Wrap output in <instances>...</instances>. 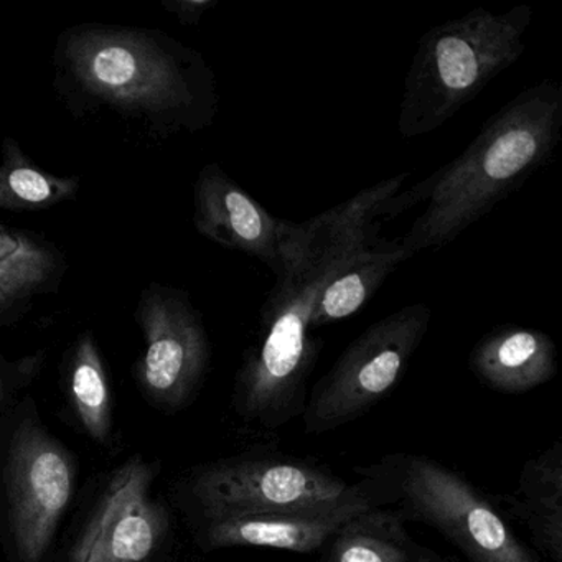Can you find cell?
Listing matches in <instances>:
<instances>
[{"label": "cell", "instance_id": "9", "mask_svg": "<svg viewBox=\"0 0 562 562\" xmlns=\"http://www.w3.org/2000/svg\"><path fill=\"white\" fill-rule=\"evenodd\" d=\"M394 499L404 516L420 519L452 541L472 562H536L482 493L427 457L394 467Z\"/></svg>", "mask_w": 562, "mask_h": 562}, {"label": "cell", "instance_id": "4", "mask_svg": "<svg viewBox=\"0 0 562 562\" xmlns=\"http://www.w3.org/2000/svg\"><path fill=\"white\" fill-rule=\"evenodd\" d=\"M77 459L22 397L0 417V544L8 562H47L77 486Z\"/></svg>", "mask_w": 562, "mask_h": 562}, {"label": "cell", "instance_id": "5", "mask_svg": "<svg viewBox=\"0 0 562 562\" xmlns=\"http://www.w3.org/2000/svg\"><path fill=\"white\" fill-rule=\"evenodd\" d=\"M350 256L276 281L261 308V338L236 378L235 406L243 419L276 429L304 403L322 347L312 337V312L325 282Z\"/></svg>", "mask_w": 562, "mask_h": 562}, {"label": "cell", "instance_id": "23", "mask_svg": "<svg viewBox=\"0 0 562 562\" xmlns=\"http://www.w3.org/2000/svg\"><path fill=\"white\" fill-rule=\"evenodd\" d=\"M413 562H434L432 559H429V558H419V555H417L416 559H414Z\"/></svg>", "mask_w": 562, "mask_h": 562}, {"label": "cell", "instance_id": "8", "mask_svg": "<svg viewBox=\"0 0 562 562\" xmlns=\"http://www.w3.org/2000/svg\"><path fill=\"white\" fill-rule=\"evenodd\" d=\"M156 463L131 457L94 496L61 562H157L169 546L172 518L154 492Z\"/></svg>", "mask_w": 562, "mask_h": 562}, {"label": "cell", "instance_id": "12", "mask_svg": "<svg viewBox=\"0 0 562 562\" xmlns=\"http://www.w3.org/2000/svg\"><path fill=\"white\" fill-rule=\"evenodd\" d=\"M411 173L361 190L347 202L314 216L301 225L294 274L321 268L325 262L353 255L376 243V220L386 216L391 199L400 193Z\"/></svg>", "mask_w": 562, "mask_h": 562}, {"label": "cell", "instance_id": "22", "mask_svg": "<svg viewBox=\"0 0 562 562\" xmlns=\"http://www.w3.org/2000/svg\"><path fill=\"white\" fill-rule=\"evenodd\" d=\"M167 9L180 19L183 25H199L200 19L218 5V0H170L164 2Z\"/></svg>", "mask_w": 562, "mask_h": 562}, {"label": "cell", "instance_id": "19", "mask_svg": "<svg viewBox=\"0 0 562 562\" xmlns=\"http://www.w3.org/2000/svg\"><path fill=\"white\" fill-rule=\"evenodd\" d=\"M78 187V180L44 172L18 144L5 143L0 162V212L48 209L74 196Z\"/></svg>", "mask_w": 562, "mask_h": 562}, {"label": "cell", "instance_id": "11", "mask_svg": "<svg viewBox=\"0 0 562 562\" xmlns=\"http://www.w3.org/2000/svg\"><path fill=\"white\" fill-rule=\"evenodd\" d=\"M193 205L200 235L258 259L274 272L276 281L294 274L301 225L269 213L218 164L199 173Z\"/></svg>", "mask_w": 562, "mask_h": 562}, {"label": "cell", "instance_id": "13", "mask_svg": "<svg viewBox=\"0 0 562 562\" xmlns=\"http://www.w3.org/2000/svg\"><path fill=\"white\" fill-rule=\"evenodd\" d=\"M470 368L492 390L521 394L554 378L558 350L544 331L505 325L475 345Z\"/></svg>", "mask_w": 562, "mask_h": 562}, {"label": "cell", "instance_id": "21", "mask_svg": "<svg viewBox=\"0 0 562 562\" xmlns=\"http://www.w3.org/2000/svg\"><path fill=\"white\" fill-rule=\"evenodd\" d=\"M41 358H24L19 361L0 360V417L15 406L19 394L37 376Z\"/></svg>", "mask_w": 562, "mask_h": 562}, {"label": "cell", "instance_id": "18", "mask_svg": "<svg viewBox=\"0 0 562 562\" xmlns=\"http://www.w3.org/2000/svg\"><path fill=\"white\" fill-rule=\"evenodd\" d=\"M68 403L83 432L100 446L113 437V397L97 341L91 335L78 340L67 371Z\"/></svg>", "mask_w": 562, "mask_h": 562}, {"label": "cell", "instance_id": "20", "mask_svg": "<svg viewBox=\"0 0 562 562\" xmlns=\"http://www.w3.org/2000/svg\"><path fill=\"white\" fill-rule=\"evenodd\" d=\"M54 259L31 243L19 239L0 255V314L21 301H27L34 292L52 279Z\"/></svg>", "mask_w": 562, "mask_h": 562}, {"label": "cell", "instance_id": "15", "mask_svg": "<svg viewBox=\"0 0 562 562\" xmlns=\"http://www.w3.org/2000/svg\"><path fill=\"white\" fill-rule=\"evenodd\" d=\"M505 499L539 548L552 562H562V443L526 462L515 492Z\"/></svg>", "mask_w": 562, "mask_h": 562}, {"label": "cell", "instance_id": "17", "mask_svg": "<svg viewBox=\"0 0 562 562\" xmlns=\"http://www.w3.org/2000/svg\"><path fill=\"white\" fill-rule=\"evenodd\" d=\"M327 544V562H413L417 558L403 516L376 508L345 522Z\"/></svg>", "mask_w": 562, "mask_h": 562}, {"label": "cell", "instance_id": "7", "mask_svg": "<svg viewBox=\"0 0 562 562\" xmlns=\"http://www.w3.org/2000/svg\"><path fill=\"white\" fill-rule=\"evenodd\" d=\"M430 321L429 305H406L351 341L315 386L304 411L305 430L328 432L376 406L400 383Z\"/></svg>", "mask_w": 562, "mask_h": 562}, {"label": "cell", "instance_id": "1", "mask_svg": "<svg viewBox=\"0 0 562 562\" xmlns=\"http://www.w3.org/2000/svg\"><path fill=\"white\" fill-rule=\"evenodd\" d=\"M55 85L80 113H108L154 136L199 133L218 114L202 54L146 29L78 25L55 50Z\"/></svg>", "mask_w": 562, "mask_h": 562}, {"label": "cell", "instance_id": "3", "mask_svg": "<svg viewBox=\"0 0 562 562\" xmlns=\"http://www.w3.org/2000/svg\"><path fill=\"white\" fill-rule=\"evenodd\" d=\"M535 11L519 4L496 14L473 9L420 37L404 81L397 130L404 139L449 123L526 50Z\"/></svg>", "mask_w": 562, "mask_h": 562}, {"label": "cell", "instance_id": "14", "mask_svg": "<svg viewBox=\"0 0 562 562\" xmlns=\"http://www.w3.org/2000/svg\"><path fill=\"white\" fill-rule=\"evenodd\" d=\"M361 515V513H360ZM358 515H258L202 521L205 549L268 548L308 552L325 548L338 529Z\"/></svg>", "mask_w": 562, "mask_h": 562}, {"label": "cell", "instance_id": "10", "mask_svg": "<svg viewBox=\"0 0 562 562\" xmlns=\"http://www.w3.org/2000/svg\"><path fill=\"white\" fill-rule=\"evenodd\" d=\"M144 353L136 380L144 396L160 409L176 411L190 403L210 361V344L202 317L179 289L153 285L137 308Z\"/></svg>", "mask_w": 562, "mask_h": 562}, {"label": "cell", "instance_id": "2", "mask_svg": "<svg viewBox=\"0 0 562 562\" xmlns=\"http://www.w3.org/2000/svg\"><path fill=\"white\" fill-rule=\"evenodd\" d=\"M562 136V87L542 80L493 114L452 162L387 203V216L427 202L401 248L414 256L459 238L521 189L554 156Z\"/></svg>", "mask_w": 562, "mask_h": 562}, {"label": "cell", "instance_id": "16", "mask_svg": "<svg viewBox=\"0 0 562 562\" xmlns=\"http://www.w3.org/2000/svg\"><path fill=\"white\" fill-rule=\"evenodd\" d=\"M406 259L409 256L400 245L378 246V243L350 256L318 292L312 330L357 314Z\"/></svg>", "mask_w": 562, "mask_h": 562}, {"label": "cell", "instance_id": "6", "mask_svg": "<svg viewBox=\"0 0 562 562\" xmlns=\"http://www.w3.org/2000/svg\"><path fill=\"white\" fill-rule=\"evenodd\" d=\"M202 521L258 515H360L376 508L367 485L299 460L239 457L203 467L189 482Z\"/></svg>", "mask_w": 562, "mask_h": 562}]
</instances>
